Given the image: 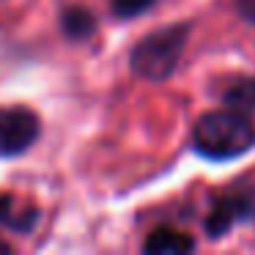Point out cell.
<instances>
[{
    "label": "cell",
    "instance_id": "277c9868",
    "mask_svg": "<svg viewBox=\"0 0 255 255\" xmlns=\"http://www.w3.org/2000/svg\"><path fill=\"white\" fill-rule=\"evenodd\" d=\"M255 217V198L250 192H228L211 203V211L206 217V236L222 239L239 222H247Z\"/></svg>",
    "mask_w": 255,
    "mask_h": 255
},
{
    "label": "cell",
    "instance_id": "3957f363",
    "mask_svg": "<svg viewBox=\"0 0 255 255\" xmlns=\"http://www.w3.org/2000/svg\"><path fill=\"white\" fill-rule=\"evenodd\" d=\"M39 116L28 107H0V159L19 156L39 140Z\"/></svg>",
    "mask_w": 255,
    "mask_h": 255
},
{
    "label": "cell",
    "instance_id": "7a4b0ae2",
    "mask_svg": "<svg viewBox=\"0 0 255 255\" xmlns=\"http://www.w3.org/2000/svg\"><path fill=\"white\" fill-rule=\"evenodd\" d=\"M189 39V25H167L154 33H148L143 41H137L129 55V66L140 80L148 83H165L176 74L178 63H181L184 47Z\"/></svg>",
    "mask_w": 255,
    "mask_h": 255
},
{
    "label": "cell",
    "instance_id": "8992f818",
    "mask_svg": "<svg viewBox=\"0 0 255 255\" xmlns=\"http://www.w3.org/2000/svg\"><path fill=\"white\" fill-rule=\"evenodd\" d=\"M36 220H39L36 209H22L19 211V203L11 198V195H0V225L3 228L28 233L30 228L36 225Z\"/></svg>",
    "mask_w": 255,
    "mask_h": 255
},
{
    "label": "cell",
    "instance_id": "6da1fadb",
    "mask_svg": "<svg viewBox=\"0 0 255 255\" xmlns=\"http://www.w3.org/2000/svg\"><path fill=\"white\" fill-rule=\"evenodd\" d=\"M255 145V124L247 113L239 110H217L198 118L192 129V148L200 156L214 162L236 159Z\"/></svg>",
    "mask_w": 255,
    "mask_h": 255
},
{
    "label": "cell",
    "instance_id": "5b68a950",
    "mask_svg": "<svg viewBox=\"0 0 255 255\" xmlns=\"http://www.w3.org/2000/svg\"><path fill=\"white\" fill-rule=\"evenodd\" d=\"M195 250V239L189 233L173 231V228H156L148 239L143 242V253L151 255H178Z\"/></svg>",
    "mask_w": 255,
    "mask_h": 255
},
{
    "label": "cell",
    "instance_id": "8fae6325",
    "mask_svg": "<svg viewBox=\"0 0 255 255\" xmlns=\"http://www.w3.org/2000/svg\"><path fill=\"white\" fill-rule=\"evenodd\" d=\"M0 253H8V244H3V242H0Z\"/></svg>",
    "mask_w": 255,
    "mask_h": 255
},
{
    "label": "cell",
    "instance_id": "52a82bcc",
    "mask_svg": "<svg viewBox=\"0 0 255 255\" xmlns=\"http://www.w3.org/2000/svg\"><path fill=\"white\" fill-rule=\"evenodd\" d=\"M222 102H225V107H231V110H239V113H247L250 116V113L255 110V77L233 80L225 88V94H222Z\"/></svg>",
    "mask_w": 255,
    "mask_h": 255
},
{
    "label": "cell",
    "instance_id": "9c48e42d",
    "mask_svg": "<svg viewBox=\"0 0 255 255\" xmlns=\"http://www.w3.org/2000/svg\"><path fill=\"white\" fill-rule=\"evenodd\" d=\"M156 0H113V14L121 19H134L143 11H148Z\"/></svg>",
    "mask_w": 255,
    "mask_h": 255
},
{
    "label": "cell",
    "instance_id": "30bf717a",
    "mask_svg": "<svg viewBox=\"0 0 255 255\" xmlns=\"http://www.w3.org/2000/svg\"><path fill=\"white\" fill-rule=\"evenodd\" d=\"M236 11L244 22H250L255 28V0H236Z\"/></svg>",
    "mask_w": 255,
    "mask_h": 255
},
{
    "label": "cell",
    "instance_id": "ba28073f",
    "mask_svg": "<svg viewBox=\"0 0 255 255\" xmlns=\"http://www.w3.org/2000/svg\"><path fill=\"white\" fill-rule=\"evenodd\" d=\"M61 28L69 39H88L96 30V19L85 8H66L61 17Z\"/></svg>",
    "mask_w": 255,
    "mask_h": 255
}]
</instances>
